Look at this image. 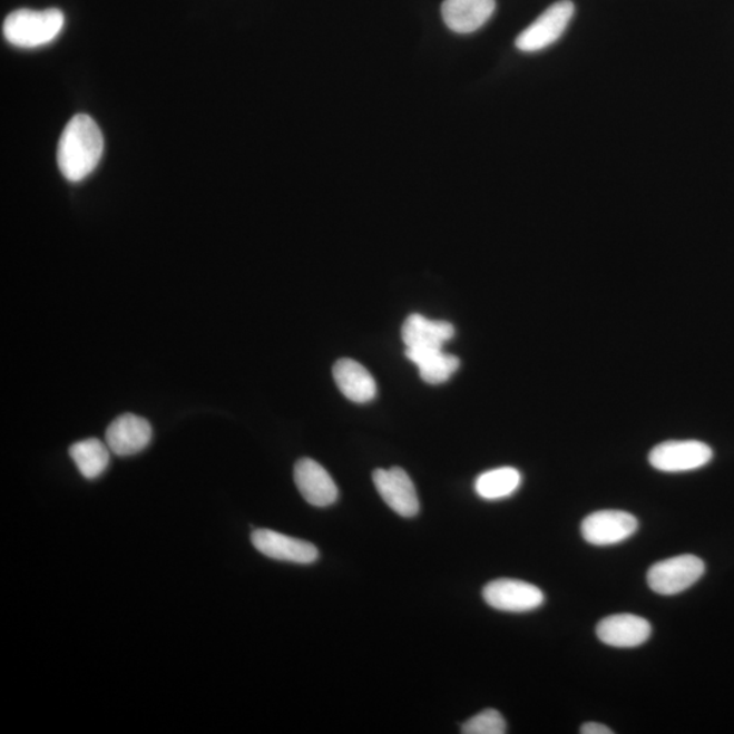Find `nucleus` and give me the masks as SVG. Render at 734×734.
<instances>
[{"instance_id":"14","label":"nucleus","mask_w":734,"mask_h":734,"mask_svg":"<svg viewBox=\"0 0 734 734\" xmlns=\"http://www.w3.org/2000/svg\"><path fill=\"white\" fill-rule=\"evenodd\" d=\"M332 374L339 390L351 402L365 404L372 402L378 394V384L373 375L360 362L350 358L339 360L332 369Z\"/></svg>"},{"instance_id":"9","label":"nucleus","mask_w":734,"mask_h":734,"mask_svg":"<svg viewBox=\"0 0 734 734\" xmlns=\"http://www.w3.org/2000/svg\"><path fill=\"white\" fill-rule=\"evenodd\" d=\"M252 545L264 557L297 565H312L319 559V550L312 542L290 538L270 529H256L251 536Z\"/></svg>"},{"instance_id":"7","label":"nucleus","mask_w":734,"mask_h":734,"mask_svg":"<svg viewBox=\"0 0 734 734\" xmlns=\"http://www.w3.org/2000/svg\"><path fill=\"white\" fill-rule=\"evenodd\" d=\"M639 527L637 517L623 510H600L581 523L583 538L594 546H614L630 539Z\"/></svg>"},{"instance_id":"4","label":"nucleus","mask_w":734,"mask_h":734,"mask_svg":"<svg viewBox=\"0 0 734 734\" xmlns=\"http://www.w3.org/2000/svg\"><path fill=\"white\" fill-rule=\"evenodd\" d=\"M574 3L560 0L548 8L534 23L518 35L516 47L522 52H539L557 42L572 20Z\"/></svg>"},{"instance_id":"18","label":"nucleus","mask_w":734,"mask_h":734,"mask_svg":"<svg viewBox=\"0 0 734 734\" xmlns=\"http://www.w3.org/2000/svg\"><path fill=\"white\" fill-rule=\"evenodd\" d=\"M109 450L108 446L97 438H88L74 443L70 447V456L82 477L95 480L107 471L110 460Z\"/></svg>"},{"instance_id":"8","label":"nucleus","mask_w":734,"mask_h":734,"mask_svg":"<svg viewBox=\"0 0 734 734\" xmlns=\"http://www.w3.org/2000/svg\"><path fill=\"white\" fill-rule=\"evenodd\" d=\"M373 482L384 502L404 518H412L419 513L421 505L415 486L409 473L402 468L393 467L391 470H375Z\"/></svg>"},{"instance_id":"6","label":"nucleus","mask_w":734,"mask_h":734,"mask_svg":"<svg viewBox=\"0 0 734 734\" xmlns=\"http://www.w3.org/2000/svg\"><path fill=\"white\" fill-rule=\"evenodd\" d=\"M483 598L490 607L503 613H529L545 604V594L538 586L510 578L487 584Z\"/></svg>"},{"instance_id":"10","label":"nucleus","mask_w":734,"mask_h":734,"mask_svg":"<svg viewBox=\"0 0 734 734\" xmlns=\"http://www.w3.org/2000/svg\"><path fill=\"white\" fill-rule=\"evenodd\" d=\"M153 429L149 421L135 413H125L108 425L105 441L119 458L138 454L150 446Z\"/></svg>"},{"instance_id":"19","label":"nucleus","mask_w":734,"mask_h":734,"mask_svg":"<svg viewBox=\"0 0 734 734\" xmlns=\"http://www.w3.org/2000/svg\"><path fill=\"white\" fill-rule=\"evenodd\" d=\"M461 732L464 734H505L508 732V725H506L501 713L493 711V708H487V711L468 720L462 725Z\"/></svg>"},{"instance_id":"13","label":"nucleus","mask_w":734,"mask_h":734,"mask_svg":"<svg viewBox=\"0 0 734 734\" xmlns=\"http://www.w3.org/2000/svg\"><path fill=\"white\" fill-rule=\"evenodd\" d=\"M496 8V0H446L441 12L452 32L470 35L490 20Z\"/></svg>"},{"instance_id":"16","label":"nucleus","mask_w":734,"mask_h":734,"mask_svg":"<svg viewBox=\"0 0 734 734\" xmlns=\"http://www.w3.org/2000/svg\"><path fill=\"white\" fill-rule=\"evenodd\" d=\"M405 356L419 369V374L430 385L447 382L460 368L458 356L443 353V349H405Z\"/></svg>"},{"instance_id":"12","label":"nucleus","mask_w":734,"mask_h":734,"mask_svg":"<svg viewBox=\"0 0 734 734\" xmlns=\"http://www.w3.org/2000/svg\"><path fill=\"white\" fill-rule=\"evenodd\" d=\"M596 634L603 644L626 649L644 645L650 638L652 626L640 616L620 614L598 623Z\"/></svg>"},{"instance_id":"2","label":"nucleus","mask_w":734,"mask_h":734,"mask_svg":"<svg viewBox=\"0 0 734 734\" xmlns=\"http://www.w3.org/2000/svg\"><path fill=\"white\" fill-rule=\"evenodd\" d=\"M65 27V14L59 9L17 10L6 18L3 35L11 46L39 48L48 46Z\"/></svg>"},{"instance_id":"5","label":"nucleus","mask_w":734,"mask_h":734,"mask_svg":"<svg viewBox=\"0 0 734 734\" xmlns=\"http://www.w3.org/2000/svg\"><path fill=\"white\" fill-rule=\"evenodd\" d=\"M713 459V450L701 441H666L654 448L649 462L657 471L677 473L699 470Z\"/></svg>"},{"instance_id":"20","label":"nucleus","mask_w":734,"mask_h":734,"mask_svg":"<svg viewBox=\"0 0 734 734\" xmlns=\"http://www.w3.org/2000/svg\"><path fill=\"white\" fill-rule=\"evenodd\" d=\"M583 734H613L608 726L598 723H588L581 726Z\"/></svg>"},{"instance_id":"17","label":"nucleus","mask_w":734,"mask_h":734,"mask_svg":"<svg viewBox=\"0 0 734 734\" xmlns=\"http://www.w3.org/2000/svg\"><path fill=\"white\" fill-rule=\"evenodd\" d=\"M521 483L520 471L513 467H502L480 474L474 482V491L486 501H498L513 496Z\"/></svg>"},{"instance_id":"3","label":"nucleus","mask_w":734,"mask_h":734,"mask_svg":"<svg viewBox=\"0 0 734 734\" xmlns=\"http://www.w3.org/2000/svg\"><path fill=\"white\" fill-rule=\"evenodd\" d=\"M705 562L695 555H678V557L662 560L647 571V584L650 589L662 596H675L687 590L703 577Z\"/></svg>"},{"instance_id":"11","label":"nucleus","mask_w":734,"mask_h":734,"mask_svg":"<svg viewBox=\"0 0 734 734\" xmlns=\"http://www.w3.org/2000/svg\"><path fill=\"white\" fill-rule=\"evenodd\" d=\"M294 482L305 501L316 508H329L339 497L331 474L312 459L297 461L294 467Z\"/></svg>"},{"instance_id":"1","label":"nucleus","mask_w":734,"mask_h":734,"mask_svg":"<svg viewBox=\"0 0 734 734\" xmlns=\"http://www.w3.org/2000/svg\"><path fill=\"white\" fill-rule=\"evenodd\" d=\"M104 153L100 127L90 116L79 114L67 123L58 145V166L67 180L78 183L97 168Z\"/></svg>"},{"instance_id":"15","label":"nucleus","mask_w":734,"mask_h":734,"mask_svg":"<svg viewBox=\"0 0 734 734\" xmlns=\"http://www.w3.org/2000/svg\"><path fill=\"white\" fill-rule=\"evenodd\" d=\"M454 337V326L448 322L429 320L422 314H411L402 326L405 349H443Z\"/></svg>"}]
</instances>
